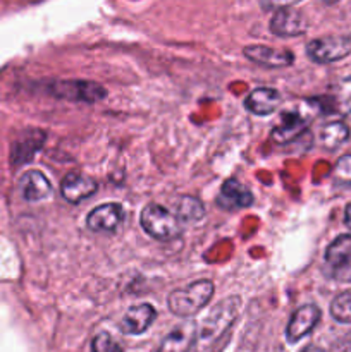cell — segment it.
Instances as JSON below:
<instances>
[{"label": "cell", "mask_w": 351, "mask_h": 352, "mask_svg": "<svg viewBox=\"0 0 351 352\" xmlns=\"http://www.w3.org/2000/svg\"><path fill=\"white\" fill-rule=\"evenodd\" d=\"M282 122L277 127L272 129V140L279 144L289 143V141L296 140L305 133L306 126H308V117H305L299 112H286L282 113Z\"/></svg>", "instance_id": "obj_16"}, {"label": "cell", "mask_w": 351, "mask_h": 352, "mask_svg": "<svg viewBox=\"0 0 351 352\" xmlns=\"http://www.w3.org/2000/svg\"><path fill=\"white\" fill-rule=\"evenodd\" d=\"M48 93L57 96V98L85 103H95L107 96V91L103 86L92 81H79V79H74V81L50 82L48 85Z\"/></svg>", "instance_id": "obj_5"}, {"label": "cell", "mask_w": 351, "mask_h": 352, "mask_svg": "<svg viewBox=\"0 0 351 352\" xmlns=\"http://www.w3.org/2000/svg\"><path fill=\"white\" fill-rule=\"evenodd\" d=\"M243 54L248 60L262 67H288L295 62V55L289 50H277L265 45H248L243 48Z\"/></svg>", "instance_id": "obj_10"}, {"label": "cell", "mask_w": 351, "mask_h": 352, "mask_svg": "<svg viewBox=\"0 0 351 352\" xmlns=\"http://www.w3.org/2000/svg\"><path fill=\"white\" fill-rule=\"evenodd\" d=\"M351 54V34L350 36H329L317 38L306 45V55L310 60L317 64H329L341 60Z\"/></svg>", "instance_id": "obj_6"}, {"label": "cell", "mask_w": 351, "mask_h": 352, "mask_svg": "<svg viewBox=\"0 0 351 352\" xmlns=\"http://www.w3.org/2000/svg\"><path fill=\"white\" fill-rule=\"evenodd\" d=\"M140 222L145 232L157 241H172L182 232V222L178 215L155 203L145 206Z\"/></svg>", "instance_id": "obj_3"}, {"label": "cell", "mask_w": 351, "mask_h": 352, "mask_svg": "<svg viewBox=\"0 0 351 352\" xmlns=\"http://www.w3.org/2000/svg\"><path fill=\"white\" fill-rule=\"evenodd\" d=\"M21 196L28 203H36L48 198L52 192V186L48 179L40 170H28L19 181Z\"/></svg>", "instance_id": "obj_17"}, {"label": "cell", "mask_w": 351, "mask_h": 352, "mask_svg": "<svg viewBox=\"0 0 351 352\" xmlns=\"http://www.w3.org/2000/svg\"><path fill=\"white\" fill-rule=\"evenodd\" d=\"M92 352H123V349L109 333L102 332L92 340Z\"/></svg>", "instance_id": "obj_24"}, {"label": "cell", "mask_w": 351, "mask_h": 352, "mask_svg": "<svg viewBox=\"0 0 351 352\" xmlns=\"http://www.w3.org/2000/svg\"><path fill=\"white\" fill-rule=\"evenodd\" d=\"M330 315L339 323H351V289L341 292L330 302Z\"/></svg>", "instance_id": "obj_22"}, {"label": "cell", "mask_w": 351, "mask_h": 352, "mask_svg": "<svg viewBox=\"0 0 351 352\" xmlns=\"http://www.w3.org/2000/svg\"><path fill=\"white\" fill-rule=\"evenodd\" d=\"M196 323H181L162 340L158 352H189L196 344Z\"/></svg>", "instance_id": "obj_15"}, {"label": "cell", "mask_w": 351, "mask_h": 352, "mask_svg": "<svg viewBox=\"0 0 351 352\" xmlns=\"http://www.w3.org/2000/svg\"><path fill=\"white\" fill-rule=\"evenodd\" d=\"M215 203L217 206L224 210L246 208V206H251V203H253V195L237 179H227L222 184V188H220Z\"/></svg>", "instance_id": "obj_12"}, {"label": "cell", "mask_w": 351, "mask_h": 352, "mask_svg": "<svg viewBox=\"0 0 351 352\" xmlns=\"http://www.w3.org/2000/svg\"><path fill=\"white\" fill-rule=\"evenodd\" d=\"M155 316H157V313L151 305L133 306V308L127 309L124 318L120 320V332L126 333V336H140V333L147 332L148 327L153 323Z\"/></svg>", "instance_id": "obj_14"}, {"label": "cell", "mask_w": 351, "mask_h": 352, "mask_svg": "<svg viewBox=\"0 0 351 352\" xmlns=\"http://www.w3.org/2000/svg\"><path fill=\"white\" fill-rule=\"evenodd\" d=\"M344 222H346V226L351 229V203L346 206V210H344Z\"/></svg>", "instance_id": "obj_26"}, {"label": "cell", "mask_w": 351, "mask_h": 352, "mask_svg": "<svg viewBox=\"0 0 351 352\" xmlns=\"http://www.w3.org/2000/svg\"><path fill=\"white\" fill-rule=\"evenodd\" d=\"M334 181L337 184H351V153L343 155L334 167Z\"/></svg>", "instance_id": "obj_23"}, {"label": "cell", "mask_w": 351, "mask_h": 352, "mask_svg": "<svg viewBox=\"0 0 351 352\" xmlns=\"http://www.w3.org/2000/svg\"><path fill=\"white\" fill-rule=\"evenodd\" d=\"M350 127L343 120H336V122H329L322 127L320 131V144L327 150H336L343 143H346L350 138Z\"/></svg>", "instance_id": "obj_20"}, {"label": "cell", "mask_w": 351, "mask_h": 352, "mask_svg": "<svg viewBox=\"0 0 351 352\" xmlns=\"http://www.w3.org/2000/svg\"><path fill=\"white\" fill-rule=\"evenodd\" d=\"M279 103H281V95L274 88H257L244 100V107L255 116H270Z\"/></svg>", "instance_id": "obj_18"}, {"label": "cell", "mask_w": 351, "mask_h": 352, "mask_svg": "<svg viewBox=\"0 0 351 352\" xmlns=\"http://www.w3.org/2000/svg\"><path fill=\"white\" fill-rule=\"evenodd\" d=\"M98 189V182L95 179L88 177L85 174H79V172H69L64 179H62L61 184V195L65 201L76 203L83 201V199L93 196Z\"/></svg>", "instance_id": "obj_8"}, {"label": "cell", "mask_w": 351, "mask_h": 352, "mask_svg": "<svg viewBox=\"0 0 351 352\" xmlns=\"http://www.w3.org/2000/svg\"><path fill=\"white\" fill-rule=\"evenodd\" d=\"M305 16L292 7H284V9L275 10L270 19V31L275 36H299L306 33Z\"/></svg>", "instance_id": "obj_7"}, {"label": "cell", "mask_w": 351, "mask_h": 352, "mask_svg": "<svg viewBox=\"0 0 351 352\" xmlns=\"http://www.w3.org/2000/svg\"><path fill=\"white\" fill-rule=\"evenodd\" d=\"M320 2H323V3H336V2H339V0H320Z\"/></svg>", "instance_id": "obj_29"}, {"label": "cell", "mask_w": 351, "mask_h": 352, "mask_svg": "<svg viewBox=\"0 0 351 352\" xmlns=\"http://www.w3.org/2000/svg\"><path fill=\"white\" fill-rule=\"evenodd\" d=\"M303 352H323V351H320L319 347H308V349H305Z\"/></svg>", "instance_id": "obj_28"}, {"label": "cell", "mask_w": 351, "mask_h": 352, "mask_svg": "<svg viewBox=\"0 0 351 352\" xmlns=\"http://www.w3.org/2000/svg\"><path fill=\"white\" fill-rule=\"evenodd\" d=\"M327 103H329L326 107L327 112L343 113V116L351 112V78H344L334 86L330 95L327 96Z\"/></svg>", "instance_id": "obj_19"}, {"label": "cell", "mask_w": 351, "mask_h": 352, "mask_svg": "<svg viewBox=\"0 0 351 352\" xmlns=\"http://www.w3.org/2000/svg\"><path fill=\"white\" fill-rule=\"evenodd\" d=\"M241 308V299L237 296L234 298H226L220 301L212 311L206 315L202 322V327L196 330V344L200 347H209L233 325L236 320L237 311Z\"/></svg>", "instance_id": "obj_1"}, {"label": "cell", "mask_w": 351, "mask_h": 352, "mask_svg": "<svg viewBox=\"0 0 351 352\" xmlns=\"http://www.w3.org/2000/svg\"><path fill=\"white\" fill-rule=\"evenodd\" d=\"M45 136L43 131L40 129H30L12 144V151H10V158H12L14 165L28 164L34 158V155L41 150L43 146Z\"/></svg>", "instance_id": "obj_13"}, {"label": "cell", "mask_w": 351, "mask_h": 352, "mask_svg": "<svg viewBox=\"0 0 351 352\" xmlns=\"http://www.w3.org/2000/svg\"><path fill=\"white\" fill-rule=\"evenodd\" d=\"M176 215L184 222H198V220L203 219L205 215V206L202 205V201L193 196H182V198L178 199V203H174Z\"/></svg>", "instance_id": "obj_21"}, {"label": "cell", "mask_w": 351, "mask_h": 352, "mask_svg": "<svg viewBox=\"0 0 351 352\" xmlns=\"http://www.w3.org/2000/svg\"><path fill=\"white\" fill-rule=\"evenodd\" d=\"M320 320V309L315 305H305L292 313L286 329V337L289 342H298L308 336Z\"/></svg>", "instance_id": "obj_9"}, {"label": "cell", "mask_w": 351, "mask_h": 352, "mask_svg": "<svg viewBox=\"0 0 351 352\" xmlns=\"http://www.w3.org/2000/svg\"><path fill=\"white\" fill-rule=\"evenodd\" d=\"M346 126L350 127V131H351V112L346 113Z\"/></svg>", "instance_id": "obj_27"}, {"label": "cell", "mask_w": 351, "mask_h": 352, "mask_svg": "<svg viewBox=\"0 0 351 352\" xmlns=\"http://www.w3.org/2000/svg\"><path fill=\"white\" fill-rule=\"evenodd\" d=\"M213 287L212 280H196L188 287L176 289L169 296V309L178 316H193L205 308L212 299Z\"/></svg>", "instance_id": "obj_2"}, {"label": "cell", "mask_w": 351, "mask_h": 352, "mask_svg": "<svg viewBox=\"0 0 351 352\" xmlns=\"http://www.w3.org/2000/svg\"><path fill=\"white\" fill-rule=\"evenodd\" d=\"M123 220V206L119 203H107L93 208L88 213L86 226L93 232H112Z\"/></svg>", "instance_id": "obj_11"}, {"label": "cell", "mask_w": 351, "mask_h": 352, "mask_svg": "<svg viewBox=\"0 0 351 352\" xmlns=\"http://www.w3.org/2000/svg\"><path fill=\"white\" fill-rule=\"evenodd\" d=\"M299 0H260V6L264 10H279L284 9V7H292L295 3H298Z\"/></svg>", "instance_id": "obj_25"}, {"label": "cell", "mask_w": 351, "mask_h": 352, "mask_svg": "<svg viewBox=\"0 0 351 352\" xmlns=\"http://www.w3.org/2000/svg\"><path fill=\"white\" fill-rule=\"evenodd\" d=\"M326 268L329 277L351 282V234L336 237L326 250Z\"/></svg>", "instance_id": "obj_4"}]
</instances>
